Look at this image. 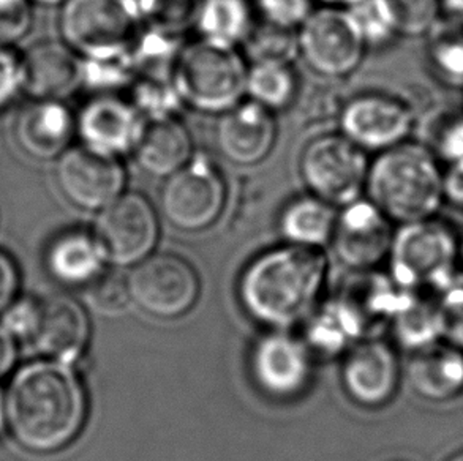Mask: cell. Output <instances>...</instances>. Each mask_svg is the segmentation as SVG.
Masks as SVG:
<instances>
[{
  "label": "cell",
  "instance_id": "obj_1",
  "mask_svg": "<svg viewBox=\"0 0 463 461\" xmlns=\"http://www.w3.org/2000/svg\"><path fill=\"white\" fill-rule=\"evenodd\" d=\"M5 418L24 449L50 454L75 439L86 419V393L62 362H33L14 374Z\"/></svg>",
  "mask_w": 463,
  "mask_h": 461
},
{
  "label": "cell",
  "instance_id": "obj_2",
  "mask_svg": "<svg viewBox=\"0 0 463 461\" xmlns=\"http://www.w3.org/2000/svg\"><path fill=\"white\" fill-rule=\"evenodd\" d=\"M326 258L315 247L289 245L258 256L239 281L245 312L274 327H288L307 316L326 277Z\"/></svg>",
  "mask_w": 463,
  "mask_h": 461
},
{
  "label": "cell",
  "instance_id": "obj_3",
  "mask_svg": "<svg viewBox=\"0 0 463 461\" xmlns=\"http://www.w3.org/2000/svg\"><path fill=\"white\" fill-rule=\"evenodd\" d=\"M365 192L392 223L433 219L446 201V174L424 144L403 143L370 162Z\"/></svg>",
  "mask_w": 463,
  "mask_h": 461
},
{
  "label": "cell",
  "instance_id": "obj_4",
  "mask_svg": "<svg viewBox=\"0 0 463 461\" xmlns=\"http://www.w3.org/2000/svg\"><path fill=\"white\" fill-rule=\"evenodd\" d=\"M402 289L375 268L353 270L337 296L310 329V340L325 353H337L351 340L376 338L392 323Z\"/></svg>",
  "mask_w": 463,
  "mask_h": 461
},
{
  "label": "cell",
  "instance_id": "obj_5",
  "mask_svg": "<svg viewBox=\"0 0 463 461\" xmlns=\"http://www.w3.org/2000/svg\"><path fill=\"white\" fill-rule=\"evenodd\" d=\"M391 278L403 291L432 293L452 287L460 240L451 226L435 219L399 225L391 251Z\"/></svg>",
  "mask_w": 463,
  "mask_h": 461
},
{
  "label": "cell",
  "instance_id": "obj_6",
  "mask_svg": "<svg viewBox=\"0 0 463 461\" xmlns=\"http://www.w3.org/2000/svg\"><path fill=\"white\" fill-rule=\"evenodd\" d=\"M249 67L236 48L200 40L182 48L173 81L184 105L207 114L238 107L245 95Z\"/></svg>",
  "mask_w": 463,
  "mask_h": 461
},
{
  "label": "cell",
  "instance_id": "obj_7",
  "mask_svg": "<svg viewBox=\"0 0 463 461\" xmlns=\"http://www.w3.org/2000/svg\"><path fill=\"white\" fill-rule=\"evenodd\" d=\"M59 27L78 56L99 59L130 52L141 24L128 0H67Z\"/></svg>",
  "mask_w": 463,
  "mask_h": 461
},
{
  "label": "cell",
  "instance_id": "obj_8",
  "mask_svg": "<svg viewBox=\"0 0 463 461\" xmlns=\"http://www.w3.org/2000/svg\"><path fill=\"white\" fill-rule=\"evenodd\" d=\"M367 152L348 137L326 133L313 137L301 156V175L310 193L331 206L361 200L369 177Z\"/></svg>",
  "mask_w": 463,
  "mask_h": 461
},
{
  "label": "cell",
  "instance_id": "obj_9",
  "mask_svg": "<svg viewBox=\"0 0 463 461\" xmlns=\"http://www.w3.org/2000/svg\"><path fill=\"white\" fill-rule=\"evenodd\" d=\"M226 183L215 163L207 156H194L169 175L160 194L165 219L175 230L198 232L213 226L223 212Z\"/></svg>",
  "mask_w": 463,
  "mask_h": 461
},
{
  "label": "cell",
  "instance_id": "obj_10",
  "mask_svg": "<svg viewBox=\"0 0 463 461\" xmlns=\"http://www.w3.org/2000/svg\"><path fill=\"white\" fill-rule=\"evenodd\" d=\"M299 54L308 67L329 80L348 76L363 62L367 44L348 8L325 6L301 25Z\"/></svg>",
  "mask_w": 463,
  "mask_h": 461
},
{
  "label": "cell",
  "instance_id": "obj_11",
  "mask_svg": "<svg viewBox=\"0 0 463 461\" xmlns=\"http://www.w3.org/2000/svg\"><path fill=\"white\" fill-rule=\"evenodd\" d=\"M413 107L395 95L370 92L345 103L340 130L351 143L365 152H383L407 143L416 130Z\"/></svg>",
  "mask_w": 463,
  "mask_h": 461
},
{
  "label": "cell",
  "instance_id": "obj_12",
  "mask_svg": "<svg viewBox=\"0 0 463 461\" xmlns=\"http://www.w3.org/2000/svg\"><path fill=\"white\" fill-rule=\"evenodd\" d=\"M133 302L156 318H179L194 306L200 280L185 259L175 255L146 258L128 277Z\"/></svg>",
  "mask_w": 463,
  "mask_h": 461
},
{
  "label": "cell",
  "instance_id": "obj_13",
  "mask_svg": "<svg viewBox=\"0 0 463 461\" xmlns=\"http://www.w3.org/2000/svg\"><path fill=\"white\" fill-rule=\"evenodd\" d=\"M94 234L108 261L122 268L135 266L156 249L158 219L143 194L124 193L101 211Z\"/></svg>",
  "mask_w": 463,
  "mask_h": 461
},
{
  "label": "cell",
  "instance_id": "obj_14",
  "mask_svg": "<svg viewBox=\"0 0 463 461\" xmlns=\"http://www.w3.org/2000/svg\"><path fill=\"white\" fill-rule=\"evenodd\" d=\"M56 179L63 196L89 212H101L126 193V169L119 158L103 155L86 146L59 156Z\"/></svg>",
  "mask_w": 463,
  "mask_h": 461
},
{
  "label": "cell",
  "instance_id": "obj_15",
  "mask_svg": "<svg viewBox=\"0 0 463 461\" xmlns=\"http://www.w3.org/2000/svg\"><path fill=\"white\" fill-rule=\"evenodd\" d=\"M392 221L370 200H357L337 215L332 243L338 259L351 270L375 268L389 256Z\"/></svg>",
  "mask_w": 463,
  "mask_h": 461
},
{
  "label": "cell",
  "instance_id": "obj_16",
  "mask_svg": "<svg viewBox=\"0 0 463 461\" xmlns=\"http://www.w3.org/2000/svg\"><path fill=\"white\" fill-rule=\"evenodd\" d=\"M145 127L146 118L132 101L113 94L88 101L76 118V135L82 146L114 158L135 152Z\"/></svg>",
  "mask_w": 463,
  "mask_h": 461
},
{
  "label": "cell",
  "instance_id": "obj_17",
  "mask_svg": "<svg viewBox=\"0 0 463 461\" xmlns=\"http://www.w3.org/2000/svg\"><path fill=\"white\" fill-rule=\"evenodd\" d=\"M401 370L394 349L378 338L363 340L351 349L342 365L345 392L357 405L378 408L394 397Z\"/></svg>",
  "mask_w": 463,
  "mask_h": 461
},
{
  "label": "cell",
  "instance_id": "obj_18",
  "mask_svg": "<svg viewBox=\"0 0 463 461\" xmlns=\"http://www.w3.org/2000/svg\"><path fill=\"white\" fill-rule=\"evenodd\" d=\"M277 139L272 111L255 101L239 103L222 114L215 128V143L228 162L253 166L269 155Z\"/></svg>",
  "mask_w": 463,
  "mask_h": 461
},
{
  "label": "cell",
  "instance_id": "obj_19",
  "mask_svg": "<svg viewBox=\"0 0 463 461\" xmlns=\"http://www.w3.org/2000/svg\"><path fill=\"white\" fill-rule=\"evenodd\" d=\"M251 373L264 392L279 399L293 397L307 386L308 351L296 338L270 334L261 338L253 349Z\"/></svg>",
  "mask_w": 463,
  "mask_h": 461
},
{
  "label": "cell",
  "instance_id": "obj_20",
  "mask_svg": "<svg viewBox=\"0 0 463 461\" xmlns=\"http://www.w3.org/2000/svg\"><path fill=\"white\" fill-rule=\"evenodd\" d=\"M81 86V57L69 44L42 42L25 51L23 90L33 100L62 101Z\"/></svg>",
  "mask_w": 463,
  "mask_h": 461
},
{
  "label": "cell",
  "instance_id": "obj_21",
  "mask_svg": "<svg viewBox=\"0 0 463 461\" xmlns=\"http://www.w3.org/2000/svg\"><path fill=\"white\" fill-rule=\"evenodd\" d=\"M89 318L76 300L56 296L37 306V318L31 337L43 354L70 365L86 348Z\"/></svg>",
  "mask_w": 463,
  "mask_h": 461
},
{
  "label": "cell",
  "instance_id": "obj_22",
  "mask_svg": "<svg viewBox=\"0 0 463 461\" xmlns=\"http://www.w3.org/2000/svg\"><path fill=\"white\" fill-rule=\"evenodd\" d=\"M75 135V116L62 101L33 100L21 109L14 125L19 147L37 160L59 158Z\"/></svg>",
  "mask_w": 463,
  "mask_h": 461
},
{
  "label": "cell",
  "instance_id": "obj_23",
  "mask_svg": "<svg viewBox=\"0 0 463 461\" xmlns=\"http://www.w3.org/2000/svg\"><path fill=\"white\" fill-rule=\"evenodd\" d=\"M414 392L435 403L451 400L463 390V351L448 343L414 351L408 367Z\"/></svg>",
  "mask_w": 463,
  "mask_h": 461
},
{
  "label": "cell",
  "instance_id": "obj_24",
  "mask_svg": "<svg viewBox=\"0 0 463 461\" xmlns=\"http://www.w3.org/2000/svg\"><path fill=\"white\" fill-rule=\"evenodd\" d=\"M133 154L145 173L168 179L194 158V139L177 118L151 120Z\"/></svg>",
  "mask_w": 463,
  "mask_h": 461
},
{
  "label": "cell",
  "instance_id": "obj_25",
  "mask_svg": "<svg viewBox=\"0 0 463 461\" xmlns=\"http://www.w3.org/2000/svg\"><path fill=\"white\" fill-rule=\"evenodd\" d=\"M105 261L107 255L99 239L84 230H71L57 237L46 255L51 275L67 285L92 283L103 274Z\"/></svg>",
  "mask_w": 463,
  "mask_h": 461
},
{
  "label": "cell",
  "instance_id": "obj_26",
  "mask_svg": "<svg viewBox=\"0 0 463 461\" xmlns=\"http://www.w3.org/2000/svg\"><path fill=\"white\" fill-rule=\"evenodd\" d=\"M194 18L200 40L228 48L245 43L255 29L249 0H201Z\"/></svg>",
  "mask_w": 463,
  "mask_h": 461
},
{
  "label": "cell",
  "instance_id": "obj_27",
  "mask_svg": "<svg viewBox=\"0 0 463 461\" xmlns=\"http://www.w3.org/2000/svg\"><path fill=\"white\" fill-rule=\"evenodd\" d=\"M395 337L403 348L420 351L437 343L439 334V300L429 293L403 291L392 318Z\"/></svg>",
  "mask_w": 463,
  "mask_h": 461
},
{
  "label": "cell",
  "instance_id": "obj_28",
  "mask_svg": "<svg viewBox=\"0 0 463 461\" xmlns=\"http://www.w3.org/2000/svg\"><path fill=\"white\" fill-rule=\"evenodd\" d=\"M335 223L334 206L310 194L289 202L280 217V230L291 245L318 249L331 240Z\"/></svg>",
  "mask_w": 463,
  "mask_h": 461
},
{
  "label": "cell",
  "instance_id": "obj_29",
  "mask_svg": "<svg viewBox=\"0 0 463 461\" xmlns=\"http://www.w3.org/2000/svg\"><path fill=\"white\" fill-rule=\"evenodd\" d=\"M181 51V42L175 37V32L156 25L138 32L130 50L137 76L173 78Z\"/></svg>",
  "mask_w": 463,
  "mask_h": 461
},
{
  "label": "cell",
  "instance_id": "obj_30",
  "mask_svg": "<svg viewBox=\"0 0 463 461\" xmlns=\"http://www.w3.org/2000/svg\"><path fill=\"white\" fill-rule=\"evenodd\" d=\"M245 95L258 105L277 111L289 107L298 97V81L289 63H251Z\"/></svg>",
  "mask_w": 463,
  "mask_h": 461
},
{
  "label": "cell",
  "instance_id": "obj_31",
  "mask_svg": "<svg viewBox=\"0 0 463 461\" xmlns=\"http://www.w3.org/2000/svg\"><path fill=\"white\" fill-rule=\"evenodd\" d=\"M335 80L325 78V81L312 82V86L301 95L298 103V122L307 131H325L335 124H340V116L345 103Z\"/></svg>",
  "mask_w": 463,
  "mask_h": 461
},
{
  "label": "cell",
  "instance_id": "obj_32",
  "mask_svg": "<svg viewBox=\"0 0 463 461\" xmlns=\"http://www.w3.org/2000/svg\"><path fill=\"white\" fill-rule=\"evenodd\" d=\"M130 101L146 122L177 118L182 107H185L173 78L139 76L132 84Z\"/></svg>",
  "mask_w": 463,
  "mask_h": 461
},
{
  "label": "cell",
  "instance_id": "obj_33",
  "mask_svg": "<svg viewBox=\"0 0 463 461\" xmlns=\"http://www.w3.org/2000/svg\"><path fill=\"white\" fill-rule=\"evenodd\" d=\"M429 37V59L435 73L445 81L463 84V24L439 23Z\"/></svg>",
  "mask_w": 463,
  "mask_h": 461
},
{
  "label": "cell",
  "instance_id": "obj_34",
  "mask_svg": "<svg viewBox=\"0 0 463 461\" xmlns=\"http://www.w3.org/2000/svg\"><path fill=\"white\" fill-rule=\"evenodd\" d=\"M424 144L439 163L463 168V113L441 111L432 114L426 124Z\"/></svg>",
  "mask_w": 463,
  "mask_h": 461
},
{
  "label": "cell",
  "instance_id": "obj_35",
  "mask_svg": "<svg viewBox=\"0 0 463 461\" xmlns=\"http://www.w3.org/2000/svg\"><path fill=\"white\" fill-rule=\"evenodd\" d=\"M245 51L251 62L291 63L299 54V38L295 31L264 23L245 40Z\"/></svg>",
  "mask_w": 463,
  "mask_h": 461
},
{
  "label": "cell",
  "instance_id": "obj_36",
  "mask_svg": "<svg viewBox=\"0 0 463 461\" xmlns=\"http://www.w3.org/2000/svg\"><path fill=\"white\" fill-rule=\"evenodd\" d=\"M81 76L82 86L103 94H111L113 90L132 86L138 78L130 52L99 59H81Z\"/></svg>",
  "mask_w": 463,
  "mask_h": 461
},
{
  "label": "cell",
  "instance_id": "obj_37",
  "mask_svg": "<svg viewBox=\"0 0 463 461\" xmlns=\"http://www.w3.org/2000/svg\"><path fill=\"white\" fill-rule=\"evenodd\" d=\"M399 37L430 35L443 14L441 0H388Z\"/></svg>",
  "mask_w": 463,
  "mask_h": 461
},
{
  "label": "cell",
  "instance_id": "obj_38",
  "mask_svg": "<svg viewBox=\"0 0 463 461\" xmlns=\"http://www.w3.org/2000/svg\"><path fill=\"white\" fill-rule=\"evenodd\" d=\"M364 42L370 46H383L399 37L388 0H359L348 6Z\"/></svg>",
  "mask_w": 463,
  "mask_h": 461
},
{
  "label": "cell",
  "instance_id": "obj_39",
  "mask_svg": "<svg viewBox=\"0 0 463 461\" xmlns=\"http://www.w3.org/2000/svg\"><path fill=\"white\" fill-rule=\"evenodd\" d=\"M89 299L101 315H119L133 300L128 277L116 272L99 275L89 289Z\"/></svg>",
  "mask_w": 463,
  "mask_h": 461
},
{
  "label": "cell",
  "instance_id": "obj_40",
  "mask_svg": "<svg viewBox=\"0 0 463 461\" xmlns=\"http://www.w3.org/2000/svg\"><path fill=\"white\" fill-rule=\"evenodd\" d=\"M439 318L441 338L463 351V287L452 285L441 293Z\"/></svg>",
  "mask_w": 463,
  "mask_h": 461
},
{
  "label": "cell",
  "instance_id": "obj_41",
  "mask_svg": "<svg viewBox=\"0 0 463 461\" xmlns=\"http://www.w3.org/2000/svg\"><path fill=\"white\" fill-rule=\"evenodd\" d=\"M264 23L295 31L312 14V0H255Z\"/></svg>",
  "mask_w": 463,
  "mask_h": 461
},
{
  "label": "cell",
  "instance_id": "obj_42",
  "mask_svg": "<svg viewBox=\"0 0 463 461\" xmlns=\"http://www.w3.org/2000/svg\"><path fill=\"white\" fill-rule=\"evenodd\" d=\"M32 24L29 0H0V44H12L24 37Z\"/></svg>",
  "mask_w": 463,
  "mask_h": 461
},
{
  "label": "cell",
  "instance_id": "obj_43",
  "mask_svg": "<svg viewBox=\"0 0 463 461\" xmlns=\"http://www.w3.org/2000/svg\"><path fill=\"white\" fill-rule=\"evenodd\" d=\"M23 89V56L0 44V108L6 107Z\"/></svg>",
  "mask_w": 463,
  "mask_h": 461
},
{
  "label": "cell",
  "instance_id": "obj_44",
  "mask_svg": "<svg viewBox=\"0 0 463 461\" xmlns=\"http://www.w3.org/2000/svg\"><path fill=\"white\" fill-rule=\"evenodd\" d=\"M38 304L32 302H24L13 306L5 316L6 331L16 335H29L31 337L33 325H35V318H37Z\"/></svg>",
  "mask_w": 463,
  "mask_h": 461
},
{
  "label": "cell",
  "instance_id": "obj_45",
  "mask_svg": "<svg viewBox=\"0 0 463 461\" xmlns=\"http://www.w3.org/2000/svg\"><path fill=\"white\" fill-rule=\"evenodd\" d=\"M18 291V272L12 259L0 251V312L12 304Z\"/></svg>",
  "mask_w": 463,
  "mask_h": 461
},
{
  "label": "cell",
  "instance_id": "obj_46",
  "mask_svg": "<svg viewBox=\"0 0 463 461\" xmlns=\"http://www.w3.org/2000/svg\"><path fill=\"white\" fill-rule=\"evenodd\" d=\"M16 357L13 335L5 327H0V376L8 373Z\"/></svg>",
  "mask_w": 463,
  "mask_h": 461
},
{
  "label": "cell",
  "instance_id": "obj_47",
  "mask_svg": "<svg viewBox=\"0 0 463 461\" xmlns=\"http://www.w3.org/2000/svg\"><path fill=\"white\" fill-rule=\"evenodd\" d=\"M443 2V13H449L454 23L463 24V0H441Z\"/></svg>",
  "mask_w": 463,
  "mask_h": 461
},
{
  "label": "cell",
  "instance_id": "obj_48",
  "mask_svg": "<svg viewBox=\"0 0 463 461\" xmlns=\"http://www.w3.org/2000/svg\"><path fill=\"white\" fill-rule=\"evenodd\" d=\"M327 6H342V8H348V6L354 5L359 0H319Z\"/></svg>",
  "mask_w": 463,
  "mask_h": 461
},
{
  "label": "cell",
  "instance_id": "obj_49",
  "mask_svg": "<svg viewBox=\"0 0 463 461\" xmlns=\"http://www.w3.org/2000/svg\"><path fill=\"white\" fill-rule=\"evenodd\" d=\"M35 2H40L43 5H63L67 0H35Z\"/></svg>",
  "mask_w": 463,
  "mask_h": 461
},
{
  "label": "cell",
  "instance_id": "obj_50",
  "mask_svg": "<svg viewBox=\"0 0 463 461\" xmlns=\"http://www.w3.org/2000/svg\"><path fill=\"white\" fill-rule=\"evenodd\" d=\"M446 461H463V450H460L456 456H452L451 458H448Z\"/></svg>",
  "mask_w": 463,
  "mask_h": 461
},
{
  "label": "cell",
  "instance_id": "obj_51",
  "mask_svg": "<svg viewBox=\"0 0 463 461\" xmlns=\"http://www.w3.org/2000/svg\"><path fill=\"white\" fill-rule=\"evenodd\" d=\"M4 409H5V405H2V399H0V427H2V420H4Z\"/></svg>",
  "mask_w": 463,
  "mask_h": 461
},
{
  "label": "cell",
  "instance_id": "obj_52",
  "mask_svg": "<svg viewBox=\"0 0 463 461\" xmlns=\"http://www.w3.org/2000/svg\"><path fill=\"white\" fill-rule=\"evenodd\" d=\"M460 261H462L463 264V239L460 240Z\"/></svg>",
  "mask_w": 463,
  "mask_h": 461
}]
</instances>
